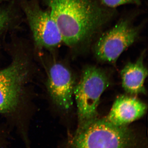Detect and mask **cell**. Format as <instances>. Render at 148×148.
Returning a JSON list of instances; mask_svg holds the SVG:
<instances>
[{
	"mask_svg": "<svg viewBox=\"0 0 148 148\" xmlns=\"http://www.w3.org/2000/svg\"><path fill=\"white\" fill-rule=\"evenodd\" d=\"M47 7L63 43L73 49L90 45L112 22L116 10L101 0H38Z\"/></svg>",
	"mask_w": 148,
	"mask_h": 148,
	"instance_id": "obj_1",
	"label": "cell"
},
{
	"mask_svg": "<svg viewBox=\"0 0 148 148\" xmlns=\"http://www.w3.org/2000/svg\"><path fill=\"white\" fill-rule=\"evenodd\" d=\"M147 142L128 126H118L97 118L76 130L66 148H147Z\"/></svg>",
	"mask_w": 148,
	"mask_h": 148,
	"instance_id": "obj_2",
	"label": "cell"
},
{
	"mask_svg": "<svg viewBox=\"0 0 148 148\" xmlns=\"http://www.w3.org/2000/svg\"><path fill=\"white\" fill-rule=\"evenodd\" d=\"M109 84L108 76L101 69L88 66L84 70L74 90L77 108L76 130L82 129L98 118L100 98Z\"/></svg>",
	"mask_w": 148,
	"mask_h": 148,
	"instance_id": "obj_3",
	"label": "cell"
},
{
	"mask_svg": "<svg viewBox=\"0 0 148 148\" xmlns=\"http://www.w3.org/2000/svg\"><path fill=\"white\" fill-rule=\"evenodd\" d=\"M143 27L142 24H135L132 17L121 18L95 40L93 47L95 57L101 62L115 63L122 53L138 39Z\"/></svg>",
	"mask_w": 148,
	"mask_h": 148,
	"instance_id": "obj_4",
	"label": "cell"
},
{
	"mask_svg": "<svg viewBox=\"0 0 148 148\" xmlns=\"http://www.w3.org/2000/svg\"><path fill=\"white\" fill-rule=\"evenodd\" d=\"M20 2L37 46L50 49L63 43L60 30L48 10L43 9L38 0H20Z\"/></svg>",
	"mask_w": 148,
	"mask_h": 148,
	"instance_id": "obj_5",
	"label": "cell"
},
{
	"mask_svg": "<svg viewBox=\"0 0 148 148\" xmlns=\"http://www.w3.org/2000/svg\"><path fill=\"white\" fill-rule=\"evenodd\" d=\"M27 74V66L20 60L0 70V113L16 109Z\"/></svg>",
	"mask_w": 148,
	"mask_h": 148,
	"instance_id": "obj_6",
	"label": "cell"
},
{
	"mask_svg": "<svg viewBox=\"0 0 148 148\" xmlns=\"http://www.w3.org/2000/svg\"><path fill=\"white\" fill-rule=\"evenodd\" d=\"M75 80L67 67L56 63L51 66L49 73L48 88L51 97L59 108L67 110L73 103Z\"/></svg>",
	"mask_w": 148,
	"mask_h": 148,
	"instance_id": "obj_7",
	"label": "cell"
},
{
	"mask_svg": "<svg viewBox=\"0 0 148 148\" xmlns=\"http://www.w3.org/2000/svg\"><path fill=\"white\" fill-rule=\"evenodd\" d=\"M147 110V105L139 99L122 95L115 100L108 114L104 119L116 126H128L142 117Z\"/></svg>",
	"mask_w": 148,
	"mask_h": 148,
	"instance_id": "obj_8",
	"label": "cell"
},
{
	"mask_svg": "<svg viewBox=\"0 0 148 148\" xmlns=\"http://www.w3.org/2000/svg\"><path fill=\"white\" fill-rule=\"evenodd\" d=\"M145 52L135 62L126 64L121 72L123 89L130 95L145 94V82L148 75V70L144 64Z\"/></svg>",
	"mask_w": 148,
	"mask_h": 148,
	"instance_id": "obj_9",
	"label": "cell"
},
{
	"mask_svg": "<svg viewBox=\"0 0 148 148\" xmlns=\"http://www.w3.org/2000/svg\"><path fill=\"white\" fill-rule=\"evenodd\" d=\"M10 7L0 8V38L10 27L13 20V13Z\"/></svg>",
	"mask_w": 148,
	"mask_h": 148,
	"instance_id": "obj_10",
	"label": "cell"
},
{
	"mask_svg": "<svg viewBox=\"0 0 148 148\" xmlns=\"http://www.w3.org/2000/svg\"><path fill=\"white\" fill-rule=\"evenodd\" d=\"M101 1L106 7L113 9H116V8L125 5L139 6L141 4V0H101Z\"/></svg>",
	"mask_w": 148,
	"mask_h": 148,
	"instance_id": "obj_11",
	"label": "cell"
},
{
	"mask_svg": "<svg viewBox=\"0 0 148 148\" xmlns=\"http://www.w3.org/2000/svg\"><path fill=\"white\" fill-rule=\"evenodd\" d=\"M7 1V0H0V3L4 2Z\"/></svg>",
	"mask_w": 148,
	"mask_h": 148,
	"instance_id": "obj_12",
	"label": "cell"
}]
</instances>
